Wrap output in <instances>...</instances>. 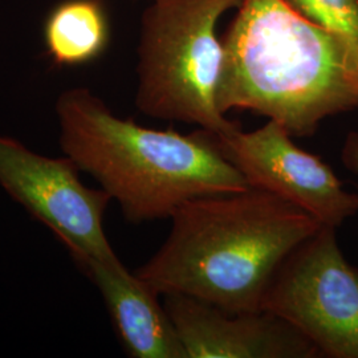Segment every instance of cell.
Wrapping results in <instances>:
<instances>
[{
	"label": "cell",
	"mask_w": 358,
	"mask_h": 358,
	"mask_svg": "<svg viewBox=\"0 0 358 358\" xmlns=\"http://www.w3.org/2000/svg\"><path fill=\"white\" fill-rule=\"evenodd\" d=\"M226 32L217 106L276 121L309 137L332 115L358 109V52L284 0H243Z\"/></svg>",
	"instance_id": "cell-1"
},
{
	"label": "cell",
	"mask_w": 358,
	"mask_h": 358,
	"mask_svg": "<svg viewBox=\"0 0 358 358\" xmlns=\"http://www.w3.org/2000/svg\"><path fill=\"white\" fill-rule=\"evenodd\" d=\"M166 242L136 275L158 294H180L231 313L262 310L282 260L321 227L306 211L260 189L182 203Z\"/></svg>",
	"instance_id": "cell-2"
},
{
	"label": "cell",
	"mask_w": 358,
	"mask_h": 358,
	"mask_svg": "<svg viewBox=\"0 0 358 358\" xmlns=\"http://www.w3.org/2000/svg\"><path fill=\"white\" fill-rule=\"evenodd\" d=\"M60 148L100 183L131 223L173 217L192 198L251 189L220 154L215 133L145 128L113 115L88 88L59 96Z\"/></svg>",
	"instance_id": "cell-3"
},
{
	"label": "cell",
	"mask_w": 358,
	"mask_h": 358,
	"mask_svg": "<svg viewBox=\"0 0 358 358\" xmlns=\"http://www.w3.org/2000/svg\"><path fill=\"white\" fill-rule=\"evenodd\" d=\"M243 0H152L142 15L136 106L143 115L215 134L241 127L217 106L220 17Z\"/></svg>",
	"instance_id": "cell-4"
},
{
	"label": "cell",
	"mask_w": 358,
	"mask_h": 358,
	"mask_svg": "<svg viewBox=\"0 0 358 358\" xmlns=\"http://www.w3.org/2000/svg\"><path fill=\"white\" fill-rule=\"evenodd\" d=\"M262 310L292 324L320 356L358 358V267L348 263L334 227L321 226L282 260Z\"/></svg>",
	"instance_id": "cell-5"
},
{
	"label": "cell",
	"mask_w": 358,
	"mask_h": 358,
	"mask_svg": "<svg viewBox=\"0 0 358 358\" xmlns=\"http://www.w3.org/2000/svg\"><path fill=\"white\" fill-rule=\"evenodd\" d=\"M69 157L50 158L0 134V186L64 244L73 262L115 255L103 231L112 198L87 187Z\"/></svg>",
	"instance_id": "cell-6"
},
{
	"label": "cell",
	"mask_w": 358,
	"mask_h": 358,
	"mask_svg": "<svg viewBox=\"0 0 358 358\" xmlns=\"http://www.w3.org/2000/svg\"><path fill=\"white\" fill-rule=\"evenodd\" d=\"M220 154L254 189L301 208L321 226L340 227L358 213V194L346 192L332 167L296 146L276 121L252 131L215 134Z\"/></svg>",
	"instance_id": "cell-7"
},
{
	"label": "cell",
	"mask_w": 358,
	"mask_h": 358,
	"mask_svg": "<svg viewBox=\"0 0 358 358\" xmlns=\"http://www.w3.org/2000/svg\"><path fill=\"white\" fill-rule=\"evenodd\" d=\"M164 307L187 358H313L320 353L268 310L231 313L192 296L165 294Z\"/></svg>",
	"instance_id": "cell-8"
},
{
	"label": "cell",
	"mask_w": 358,
	"mask_h": 358,
	"mask_svg": "<svg viewBox=\"0 0 358 358\" xmlns=\"http://www.w3.org/2000/svg\"><path fill=\"white\" fill-rule=\"evenodd\" d=\"M103 296L115 331L133 358H187L177 329L153 288L121 263L88 259L77 264Z\"/></svg>",
	"instance_id": "cell-9"
},
{
	"label": "cell",
	"mask_w": 358,
	"mask_h": 358,
	"mask_svg": "<svg viewBox=\"0 0 358 358\" xmlns=\"http://www.w3.org/2000/svg\"><path fill=\"white\" fill-rule=\"evenodd\" d=\"M43 40L52 64H90L106 51L110 23L101 0H63L45 17Z\"/></svg>",
	"instance_id": "cell-10"
},
{
	"label": "cell",
	"mask_w": 358,
	"mask_h": 358,
	"mask_svg": "<svg viewBox=\"0 0 358 358\" xmlns=\"http://www.w3.org/2000/svg\"><path fill=\"white\" fill-rule=\"evenodd\" d=\"M308 20L345 38L358 52V0H284Z\"/></svg>",
	"instance_id": "cell-11"
},
{
	"label": "cell",
	"mask_w": 358,
	"mask_h": 358,
	"mask_svg": "<svg viewBox=\"0 0 358 358\" xmlns=\"http://www.w3.org/2000/svg\"><path fill=\"white\" fill-rule=\"evenodd\" d=\"M341 161L349 171L358 176V127L346 136L341 149Z\"/></svg>",
	"instance_id": "cell-12"
}]
</instances>
